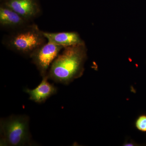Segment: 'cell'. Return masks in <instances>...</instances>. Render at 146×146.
I'll return each instance as SVG.
<instances>
[{"mask_svg":"<svg viewBox=\"0 0 146 146\" xmlns=\"http://www.w3.org/2000/svg\"><path fill=\"white\" fill-rule=\"evenodd\" d=\"M63 50L52 63L47 76L56 83L68 85L83 75L87 50L84 42Z\"/></svg>","mask_w":146,"mask_h":146,"instance_id":"cell-1","label":"cell"},{"mask_svg":"<svg viewBox=\"0 0 146 146\" xmlns=\"http://www.w3.org/2000/svg\"><path fill=\"white\" fill-rule=\"evenodd\" d=\"M46 38L36 24L31 23L11 31L3 40L9 49L30 57L32 54L46 43Z\"/></svg>","mask_w":146,"mask_h":146,"instance_id":"cell-2","label":"cell"},{"mask_svg":"<svg viewBox=\"0 0 146 146\" xmlns=\"http://www.w3.org/2000/svg\"><path fill=\"white\" fill-rule=\"evenodd\" d=\"M26 115H12L0 120V145H35Z\"/></svg>","mask_w":146,"mask_h":146,"instance_id":"cell-3","label":"cell"},{"mask_svg":"<svg viewBox=\"0 0 146 146\" xmlns=\"http://www.w3.org/2000/svg\"><path fill=\"white\" fill-rule=\"evenodd\" d=\"M63 48L48 41L31 55L30 58L42 77L47 76L50 65Z\"/></svg>","mask_w":146,"mask_h":146,"instance_id":"cell-4","label":"cell"},{"mask_svg":"<svg viewBox=\"0 0 146 146\" xmlns=\"http://www.w3.org/2000/svg\"><path fill=\"white\" fill-rule=\"evenodd\" d=\"M1 4L7 7L31 21L41 14V7L37 0H1Z\"/></svg>","mask_w":146,"mask_h":146,"instance_id":"cell-5","label":"cell"},{"mask_svg":"<svg viewBox=\"0 0 146 146\" xmlns=\"http://www.w3.org/2000/svg\"><path fill=\"white\" fill-rule=\"evenodd\" d=\"M31 23V21L23 18L12 9L1 4L0 25L3 28L13 31Z\"/></svg>","mask_w":146,"mask_h":146,"instance_id":"cell-6","label":"cell"},{"mask_svg":"<svg viewBox=\"0 0 146 146\" xmlns=\"http://www.w3.org/2000/svg\"><path fill=\"white\" fill-rule=\"evenodd\" d=\"M42 80L39 85L33 89L27 88L26 93L29 96V99L37 103H44L47 99L56 94L57 89L53 84L48 81L47 76L42 77Z\"/></svg>","mask_w":146,"mask_h":146,"instance_id":"cell-7","label":"cell"},{"mask_svg":"<svg viewBox=\"0 0 146 146\" xmlns=\"http://www.w3.org/2000/svg\"><path fill=\"white\" fill-rule=\"evenodd\" d=\"M47 40L63 48L84 43L78 33L75 32L51 33L43 31Z\"/></svg>","mask_w":146,"mask_h":146,"instance_id":"cell-8","label":"cell"},{"mask_svg":"<svg viewBox=\"0 0 146 146\" xmlns=\"http://www.w3.org/2000/svg\"><path fill=\"white\" fill-rule=\"evenodd\" d=\"M135 126L140 131L146 132V115L139 116L135 122Z\"/></svg>","mask_w":146,"mask_h":146,"instance_id":"cell-9","label":"cell"}]
</instances>
